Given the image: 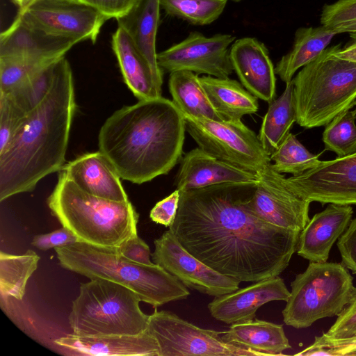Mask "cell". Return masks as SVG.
Listing matches in <instances>:
<instances>
[{
	"label": "cell",
	"instance_id": "6da1fadb",
	"mask_svg": "<svg viewBox=\"0 0 356 356\" xmlns=\"http://www.w3.org/2000/svg\"><path fill=\"white\" fill-rule=\"evenodd\" d=\"M257 182L180 192L178 210L169 227L189 253L240 282L279 276L297 250L300 233L270 224L254 213Z\"/></svg>",
	"mask_w": 356,
	"mask_h": 356
},
{
	"label": "cell",
	"instance_id": "7a4b0ae2",
	"mask_svg": "<svg viewBox=\"0 0 356 356\" xmlns=\"http://www.w3.org/2000/svg\"><path fill=\"white\" fill-rule=\"evenodd\" d=\"M75 109L72 72L63 56L54 64L46 93L0 152L1 202L62 169Z\"/></svg>",
	"mask_w": 356,
	"mask_h": 356
},
{
	"label": "cell",
	"instance_id": "3957f363",
	"mask_svg": "<svg viewBox=\"0 0 356 356\" xmlns=\"http://www.w3.org/2000/svg\"><path fill=\"white\" fill-rule=\"evenodd\" d=\"M185 118L162 96L114 112L102 126L99 150L120 178L140 184L168 174L181 159Z\"/></svg>",
	"mask_w": 356,
	"mask_h": 356
},
{
	"label": "cell",
	"instance_id": "277c9868",
	"mask_svg": "<svg viewBox=\"0 0 356 356\" xmlns=\"http://www.w3.org/2000/svg\"><path fill=\"white\" fill-rule=\"evenodd\" d=\"M54 250L63 268L90 279H105L126 286L154 308L186 299L190 295L187 287L161 266L132 261L120 255L117 248L79 241Z\"/></svg>",
	"mask_w": 356,
	"mask_h": 356
},
{
	"label": "cell",
	"instance_id": "5b68a950",
	"mask_svg": "<svg viewBox=\"0 0 356 356\" xmlns=\"http://www.w3.org/2000/svg\"><path fill=\"white\" fill-rule=\"evenodd\" d=\"M51 213L80 242L116 248L137 234L138 213L131 203L91 195L60 172L47 199Z\"/></svg>",
	"mask_w": 356,
	"mask_h": 356
},
{
	"label": "cell",
	"instance_id": "8992f818",
	"mask_svg": "<svg viewBox=\"0 0 356 356\" xmlns=\"http://www.w3.org/2000/svg\"><path fill=\"white\" fill-rule=\"evenodd\" d=\"M341 47H327L292 79L296 122L303 128L325 126L355 106L356 62L338 56Z\"/></svg>",
	"mask_w": 356,
	"mask_h": 356
},
{
	"label": "cell",
	"instance_id": "52a82bcc",
	"mask_svg": "<svg viewBox=\"0 0 356 356\" xmlns=\"http://www.w3.org/2000/svg\"><path fill=\"white\" fill-rule=\"evenodd\" d=\"M140 299L130 289L102 278L82 283L72 302L69 324L83 337L138 334L148 327L149 315L140 308Z\"/></svg>",
	"mask_w": 356,
	"mask_h": 356
},
{
	"label": "cell",
	"instance_id": "ba28073f",
	"mask_svg": "<svg viewBox=\"0 0 356 356\" xmlns=\"http://www.w3.org/2000/svg\"><path fill=\"white\" fill-rule=\"evenodd\" d=\"M353 277L341 263L312 262L296 275L282 310L284 323L296 329L339 315L348 302Z\"/></svg>",
	"mask_w": 356,
	"mask_h": 356
},
{
	"label": "cell",
	"instance_id": "9c48e42d",
	"mask_svg": "<svg viewBox=\"0 0 356 356\" xmlns=\"http://www.w3.org/2000/svg\"><path fill=\"white\" fill-rule=\"evenodd\" d=\"M183 115L186 131L207 154L256 175L271 163L258 136L241 120L218 121Z\"/></svg>",
	"mask_w": 356,
	"mask_h": 356
},
{
	"label": "cell",
	"instance_id": "30bf717a",
	"mask_svg": "<svg viewBox=\"0 0 356 356\" xmlns=\"http://www.w3.org/2000/svg\"><path fill=\"white\" fill-rule=\"evenodd\" d=\"M147 332L156 339L159 356H264L224 341L222 332L200 328L165 310L149 315Z\"/></svg>",
	"mask_w": 356,
	"mask_h": 356
},
{
	"label": "cell",
	"instance_id": "8fae6325",
	"mask_svg": "<svg viewBox=\"0 0 356 356\" xmlns=\"http://www.w3.org/2000/svg\"><path fill=\"white\" fill-rule=\"evenodd\" d=\"M234 40L229 34L207 37L193 31L182 41L158 53V65L169 73L186 70L197 75L227 78L234 72L229 47Z\"/></svg>",
	"mask_w": 356,
	"mask_h": 356
},
{
	"label": "cell",
	"instance_id": "7c38bea8",
	"mask_svg": "<svg viewBox=\"0 0 356 356\" xmlns=\"http://www.w3.org/2000/svg\"><path fill=\"white\" fill-rule=\"evenodd\" d=\"M18 14L28 23L56 36L78 42H96L108 19L98 10L80 0H36Z\"/></svg>",
	"mask_w": 356,
	"mask_h": 356
},
{
	"label": "cell",
	"instance_id": "4fadbf2b",
	"mask_svg": "<svg viewBox=\"0 0 356 356\" xmlns=\"http://www.w3.org/2000/svg\"><path fill=\"white\" fill-rule=\"evenodd\" d=\"M152 254L154 264L177 278L186 287L218 297L239 289L238 280L222 275L209 267L178 241L169 229L154 241Z\"/></svg>",
	"mask_w": 356,
	"mask_h": 356
},
{
	"label": "cell",
	"instance_id": "5bb4252c",
	"mask_svg": "<svg viewBox=\"0 0 356 356\" xmlns=\"http://www.w3.org/2000/svg\"><path fill=\"white\" fill-rule=\"evenodd\" d=\"M257 175L258 182L252 199L254 213L270 224L301 232L310 220L311 202L301 197L288 179L271 167V163Z\"/></svg>",
	"mask_w": 356,
	"mask_h": 356
},
{
	"label": "cell",
	"instance_id": "9a60e30c",
	"mask_svg": "<svg viewBox=\"0 0 356 356\" xmlns=\"http://www.w3.org/2000/svg\"><path fill=\"white\" fill-rule=\"evenodd\" d=\"M288 181L305 200L322 204H356V152L314 168Z\"/></svg>",
	"mask_w": 356,
	"mask_h": 356
},
{
	"label": "cell",
	"instance_id": "2e32d148",
	"mask_svg": "<svg viewBox=\"0 0 356 356\" xmlns=\"http://www.w3.org/2000/svg\"><path fill=\"white\" fill-rule=\"evenodd\" d=\"M290 291L279 276L260 280L254 284L215 297L208 305L210 314L227 324L250 321L264 304L275 301H287Z\"/></svg>",
	"mask_w": 356,
	"mask_h": 356
},
{
	"label": "cell",
	"instance_id": "e0dca14e",
	"mask_svg": "<svg viewBox=\"0 0 356 356\" xmlns=\"http://www.w3.org/2000/svg\"><path fill=\"white\" fill-rule=\"evenodd\" d=\"M77 40L49 34L17 14L0 35V59H59Z\"/></svg>",
	"mask_w": 356,
	"mask_h": 356
},
{
	"label": "cell",
	"instance_id": "ac0fdd59",
	"mask_svg": "<svg viewBox=\"0 0 356 356\" xmlns=\"http://www.w3.org/2000/svg\"><path fill=\"white\" fill-rule=\"evenodd\" d=\"M229 55L242 85L256 97L271 102L276 95V74L266 45L255 38H243L232 44Z\"/></svg>",
	"mask_w": 356,
	"mask_h": 356
},
{
	"label": "cell",
	"instance_id": "d6986e66",
	"mask_svg": "<svg viewBox=\"0 0 356 356\" xmlns=\"http://www.w3.org/2000/svg\"><path fill=\"white\" fill-rule=\"evenodd\" d=\"M353 213L350 205L328 204L300 232L297 254L309 261H327L334 243L350 225Z\"/></svg>",
	"mask_w": 356,
	"mask_h": 356
},
{
	"label": "cell",
	"instance_id": "ffe728a7",
	"mask_svg": "<svg viewBox=\"0 0 356 356\" xmlns=\"http://www.w3.org/2000/svg\"><path fill=\"white\" fill-rule=\"evenodd\" d=\"M55 343L72 356H159V347L146 330L138 334L83 337L68 334Z\"/></svg>",
	"mask_w": 356,
	"mask_h": 356
},
{
	"label": "cell",
	"instance_id": "44dd1931",
	"mask_svg": "<svg viewBox=\"0 0 356 356\" xmlns=\"http://www.w3.org/2000/svg\"><path fill=\"white\" fill-rule=\"evenodd\" d=\"M257 181L256 174L220 161L197 147L182 158L175 184L182 192L221 184Z\"/></svg>",
	"mask_w": 356,
	"mask_h": 356
},
{
	"label": "cell",
	"instance_id": "7402d4cb",
	"mask_svg": "<svg viewBox=\"0 0 356 356\" xmlns=\"http://www.w3.org/2000/svg\"><path fill=\"white\" fill-rule=\"evenodd\" d=\"M60 172L91 195L117 202L129 201L120 177L99 150L79 156Z\"/></svg>",
	"mask_w": 356,
	"mask_h": 356
},
{
	"label": "cell",
	"instance_id": "603a6c76",
	"mask_svg": "<svg viewBox=\"0 0 356 356\" xmlns=\"http://www.w3.org/2000/svg\"><path fill=\"white\" fill-rule=\"evenodd\" d=\"M159 0H137L131 8L117 19L118 26L129 34L147 62L158 90L162 92L163 71L157 62L156 36L159 22Z\"/></svg>",
	"mask_w": 356,
	"mask_h": 356
},
{
	"label": "cell",
	"instance_id": "cb8c5ba5",
	"mask_svg": "<svg viewBox=\"0 0 356 356\" xmlns=\"http://www.w3.org/2000/svg\"><path fill=\"white\" fill-rule=\"evenodd\" d=\"M112 47L124 82L135 97L139 100L161 97L147 62L122 27L113 34Z\"/></svg>",
	"mask_w": 356,
	"mask_h": 356
},
{
	"label": "cell",
	"instance_id": "d4e9b609",
	"mask_svg": "<svg viewBox=\"0 0 356 356\" xmlns=\"http://www.w3.org/2000/svg\"><path fill=\"white\" fill-rule=\"evenodd\" d=\"M200 81L216 113L225 121H238L259 109L258 98L241 83L227 78L199 76Z\"/></svg>",
	"mask_w": 356,
	"mask_h": 356
},
{
	"label": "cell",
	"instance_id": "484cf974",
	"mask_svg": "<svg viewBox=\"0 0 356 356\" xmlns=\"http://www.w3.org/2000/svg\"><path fill=\"white\" fill-rule=\"evenodd\" d=\"M221 338L264 355H282L284 350L291 348L282 325L254 318L231 324Z\"/></svg>",
	"mask_w": 356,
	"mask_h": 356
},
{
	"label": "cell",
	"instance_id": "4316f807",
	"mask_svg": "<svg viewBox=\"0 0 356 356\" xmlns=\"http://www.w3.org/2000/svg\"><path fill=\"white\" fill-rule=\"evenodd\" d=\"M337 34L332 29L323 25L298 29L293 47L277 62L275 74L285 83L290 82L296 71L316 58Z\"/></svg>",
	"mask_w": 356,
	"mask_h": 356
},
{
	"label": "cell",
	"instance_id": "83f0119b",
	"mask_svg": "<svg viewBox=\"0 0 356 356\" xmlns=\"http://www.w3.org/2000/svg\"><path fill=\"white\" fill-rule=\"evenodd\" d=\"M296 122L293 84L286 83L282 94L269 103L263 118L259 139L266 154L270 156L283 142Z\"/></svg>",
	"mask_w": 356,
	"mask_h": 356
},
{
	"label": "cell",
	"instance_id": "f1b7e54d",
	"mask_svg": "<svg viewBox=\"0 0 356 356\" xmlns=\"http://www.w3.org/2000/svg\"><path fill=\"white\" fill-rule=\"evenodd\" d=\"M168 87L172 102L183 114L222 120L212 106L195 73L186 70L170 73Z\"/></svg>",
	"mask_w": 356,
	"mask_h": 356
},
{
	"label": "cell",
	"instance_id": "f546056e",
	"mask_svg": "<svg viewBox=\"0 0 356 356\" xmlns=\"http://www.w3.org/2000/svg\"><path fill=\"white\" fill-rule=\"evenodd\" d=\"M40 257L28 250L23 254L0 252V298L22 300L29 277L36 270Z\"/></svg>",
	"mask_w": 356,
	"mask_h": 356
},
{
	"label": "cell",
	"instance_id": "4dcf8cb0",
	"mask_svg": "<svg viewBox=\"0 0 356 356\" xmlns=\"http://www.w3.org/2000/svg\"><path fill=\"white\" fill-rule=\"evenodd\" d=\"M227 3V0H159L160 8L167 15L196 26L216 21Z\"/></svg>",
	"mask_w": 356,
	"mask_h": 356
},
{
	"label": "cell",
	"instance_id": "1f68e13d",
	"mask_svg": "<svg viewBox=\"0 0 356 356\" xmlns=\"http://www.w3.org/2000/svg\"><path fill=\"white\" fill-rule=\"evenodd\" d=\"M319 155L309 152L307 148L289 133L277 149L270 156L271 167L279 173H291L293 176L302 174L316 166Z\"/></svg>",
	"mask_w": 356,
	"mask_h": 356
},
{
	"label": "cell",
	"instance_id": "d6a6232c",
	"mask_svg": "<svg viewBox=\"0 0 356 356\" xmlns=\"http://www.w3.org/2000/svg\"><path fill=\"white\" fill-rule=\"evenodd\" d=\"M59 59H0V94L26 85Z\"/></svg>",
	"mask_w": 356,
	"mask_h": 356
},
{
	"label": "cell",
	"instance_id": "836d02e7",
	"mask_svg": "<svg viewBox=\"0 0 356 356\" xmlns=\"http://www.w3.org/2000/svg\"><path fill=\"white\" fill-rule=\"evenodd\" d=\"M356 113L345 111L325 125L323 141L325 149L343 156L356 152Z\"/></svg>",
	"mask_w": 356,
	"mask_h": 356
},
{
	"label": "cell",
	"instance_id": "e575fe53",
	"mask_svg": "<svg viewBox=\"0 0 356 356\" xmlns=\"http://www.w3.org/2000/svg\"><path fill=\"white\" fill-rule=\"evenodd\" d=\"M356 341V288L348 302L337 315L334 324L321 336L315 337L314 343L324 346H337Z\"/></svg>",
	"mask_w": 356,
	"mask_h": 356
},
{
	"label": "cell",
	"instance_id": "d590c367",
	"mask_svg": "<svg viewBox=\"0 0 356 356\" xmlns=\"http://www.w3.org/2000/svg\"><path fill=\"white\" fill-rule=\"evenodd\" d=\"M27 114L9 98L0 95V152L15 136Z\"/></svg>",
	"mask_w": 356,
	"mask_h": 356
},
{
	"label": "cell",
	"instance_id": "8d00e7d4",
	"mask_svg": "<svg viewBox=\"0 0 356 356\" xmlns=\"http://www.w3.org/2000/svg\"><path fill=\"white\" fill-rule=\"evenodd\" d=\"M321 25L335 26L356 21V0H338L325 5L320 19Z\"/></svg>",
	"mask_w": 356,
	"mask_h": 356
},
{
	"label": "cell",
	"instance_id": "74e56055",
	"mask_svg": "<svg viewBox=\"0 0 356 356\" xmlns=\"http://www.w3.org/2000/svg\"><path fill=\"white\" fill-rule=\"evenodd\" d=\"M78 237L68 228L63 227L51 232L33 236L31 245L46 251L51 248L63 247L79 242Z\"/></svg>",
	"mask_w": 356,
	"mask_h": 356
},
{
	"label": "cell",
	"instance_id": "f35d334b",
	"mask_svg": "<svg viewBox=\"0 0 356 356\" xmlns=\"http://www.w3.org/2000/svg\"><path fill=\"white\" fill-rule=\"evenodd\" d=\"M337 248L341 257V264L356 275V218L351 220L338 239Z\"/></svg>",
	"mask_w": 356,
	"mask_h": 356
},
{
	"label": "cell",
	"instance_id": "ab89813d",
	"mask_svg": "<svg viewBox=\"0 0 356 356\" xmlns=\"http://www.w3.org/2000/svg\"><path fill=\"white\" fill-rule=\"evenodd\" d=\"M180 199V191L176 189L170 195L158 202L149 213L151 220L165 227L170 226L175 218Z\"/></svg>",
	"mask_w": 356,
	"mask_h": 356
},
{
	"label": "cell",
	"instance_id": "60d3db41",
	"mask_svg": "<svg viewBox=\"0 0 356 356\" xmlns=\"http://www.w3.org/2000/svg\"><path fill=\"white\" fill-rule=\"evenodd\" d=\"M118 253L124 258L136 263L152 265L151 252L148 245L138 235L126 240L117 248Z\"/></svg>",
	"mask_w": 356,
	"mask_h": 356
},
{
	"label": "cell",
	"instance_id": "b9f144b4",
	"mask_svg": "<svg viewBox=\"0 0 356 356\" xmlns=\"http://www.w3.org/2000/svg\"><path fill=\"white\" fill-rule=\"evenodd\" d=\"M98 10L108 19L125 15L137 0H80Z\"/></svg>",
	"mask_w": 356,
	"mask_h": 356
},
{
	"label": "cell",
	"instance_id": "7bdbcfd3",
	"mask_svg": "<svg viewBox=\"0 0 356 356\" xmlns=\"http://www.w3.org/2000/svg\"><path fill=\"white\" fill-rule=\"evenodd\" d=\"M318 344V343H316ZM321 345V344H318ZM324 346V345H321ZM328 347L330 356H346L356 355V341L337 345V346H324Z\"/></svg>",
	"mask_w": 356,
	"mask_h": 356
},
{
	"label": "cell",
	"instance_id": "ee69618b",
	"mask_svg": "<svg viewBox=\"0 0 356 356\" xmlns=\"http://www.w3.org/2000/svg\"><path fill=\"white\" fill-rule=\"evenodd\" d=\"M352 42L344 48H340L337 55L342 58L356 62V33H350Z\"/></svg>",
	"mask_w": 356,
	"mask_h": 356
},
{
	"label": "cell",
	"instance_id": "f6af8a7d",
	"mask_svg": "<svg viewBox=\"0 0 356 356\" xmlns=\"http://www.w3.org/2000/svg\"><path fill=\"white\" fill-rule=\"evenodd\" d=\"M332 29L337 34L342 33H356V21L343 24Z\"/></svg>",
	"mask_w": 356,
	"mask_h": 356
},
{
	"label": "cell",
	"instance_id": "bcb514c9",
	"mask_svg": "<svg viewBox=\"0 0 356 356\" xmlns=\"http://www.w3.org/2000/svg\"><path fill=\"white\" fill-rule=\"evenodd\" d=\"M36 0H22V6L19 8V12L26 10L31 3L35 2Z\"/></svg>",
	"mask_w": 356,
	"mask_h": 356
},
{
	"label": "cell",
	"instance_id": "7dc6e473",
	"mask_svg": "<svg viewBox=\"0 0 356 356\" xmlns=\"http://www.w3.org/2000/svg\"><path fill=\"white\" fill-rule=\"evenodd\" d=\"M13 1L16 5H17L19 7V8L22 7V0H13Z\"/></svg>",
	"mask_w": 356,
	"mask_h": 356
},
{
	"label": "cell",
	"instance_id": "c3c4849f",
	"mask_svg": "<svg viewBox=\"0 0 356 356\" xmlns=\"http://www.w3.org/2000/svg\"><path fill=\"white\" fill-rule=\"evenodd\" d=\"M353 111L356 113V101L355 102V108Z\"/></svg>",
	"mask_w": 356,
	"mask_h": 356
},
{
	"label": "cell",
	"instance_id": "681fc988",
	"mask_svg": "<svg viewBox=\"0 0 356 356\" xmlns=\"http://www.w3.org/2000/svg\"><path fill=\"white\" fill-rule=\"evenodd\" d=\"M231 1H235V2H238V1H241L242 0H231Z\"/></svg>",
	"mask_w": 356,
	"mask_h": 356
}]
</instances>
